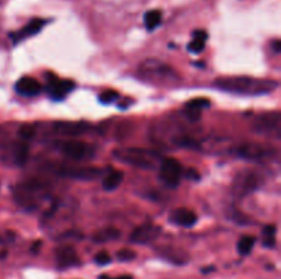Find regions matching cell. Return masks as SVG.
<instances>
[{
	"mask_svg": "<svg viewBox=\"0 0 281 279\" xmlns=\"http://www.w3.org/2000/svg\"><path fill=\"white\" fill-rule=\"evenodd\" d=\"M162 22V13L159 10H151L144 15V25L147 28V30H154L160 25Z\"/></svg>",
	"mask_w": 281,
	"mask_h": 279,
	"instance_id": "obj_22",
	"label": "cell"
},
{
	"mask_svg": "<svg viewBox=\"0 0 281 279\" xmlns=\"http://www.w3.org/2000/svg\"><path fill=\"white\" fill-rule=\"evenodd\" d=\"M170 222L177 226H181V227H192L198 222V216L189 208L183 207V208L174 209L170 214Z\"/></svg>",
	"mask_w": 281,
	"mask_h": 279,
	"instance_id": "obj_16",
	"label": "cell"
},
{
	"mask_svg": "<svg viewBox=\"0 0 281 279\" xmlns=\"http://www.w3.org/2000/svg\"><path fill=\"white\" fill-rule=\"evenodd\" d=\"M183 177V167L174 158H166L160 162L159 179L167 188H177Z\"/></svg>",
	"mask_w": 281,
	"mask_h": 279,
	"instance_id": "obj_6",
	"label": "cell"
},
{
	"mask_svg": "<svg viewBox=\"0 0 281 279\" xmlns=\"http://www.w3.org/2000/svg\"><path fill=\"white\" fill-rule=\"evenodd\" d=\"M117 259L120 261H132L136 259V252L128 248H124L117 252Z\"/></svg>",
	"mask_w": 281,
	"mask_h": 279,
	"instance_id": "obj_27",
	"label": "cell"
},
{
	"mask_svg": "<svg viewBox=\"0 0 281 279\" xmlns=\"http://www.w3.org/2000/svg\"><path fill=\"white\" fill-rule=\"evenodd\" d=\"M214 270V267H210V268H203L202 270V273H210V271H213Z\"/></svg>",
	"mask_w": 281,
	"mask_h": 279,
	"instance_id": "obj_36",
	"label": "cell"
},
{
	"mask_svg": "<svg viewBox=\"0 0 281 279\" xmlns=\"http://www.w3.org/2000/svg\"><path fill=\"white\" fill-rule=\"evenodd\" d=\"M192 41L188 44V51L192 54H200L205 50L206 40H207V33L205 30H195L192 34Z\"/></svg>",
	"mask_w": 281,
	"mask_h": 279,
	"instance_id": "obj_21",
	"label": "cell"
},
{
	"mask_svg": "<svg viewBox=\"0 0 281 279\" xmlns=\"http://www.w3.org/2000/svg\"><path fill=\"white\" fill-rule=\"evenodd\" d=\"M95 263L96 264H99V266H106V264H110V263H111V256H110L106 251H102V252L96 253Z\"/></svg>",
	"mask_w": 281,
	"mask_h": 279,
	"instance_id": "obj_29",
	"label": "cell"
},
{
	"mask_svg": "<svg viewBox=\"0 0 281 279\" xmlns=\"http://www.w3.org/2000/svg\"><path fill=\"white\" fill-rule=\"evenodd\" d=\"M176 144L179 146H183V148H199V144L198 141L195 139H192V137H188V136H183V137H179V139H176Z\"/></svg>",
	"mask_w": 281,
	"mask_h": 279,
	"instance_id": "obj_26",
	"label": "cell"
},
{
	"mask_svg": "<svg viewBox=\"0 0 281 279\" xmlns=\"http://www.w3.org/2000/svg\"><path fill=\"white\" fill-rule=\"evenodd\" d=\"M45 25H47V21H45V19H32V21L26 26H24L21 30L11 34L14 44H17V43H19V41H22V40H25V38L28 37H32L34 34H37L38 32H41V29H43Z\"/></svg>",
	"mask_w": 281,
	"mask_h": 279,
	"instance_id": "obj_15",
	"label": "cell"
},
{
	"mask_svg": "<svg viewBox=\"0 0 281 279\" xmlns=\"http://www.w3.org/2000/svg\"><path fill=\"white\" fill-rule=\"evenodd\" d=\"M235 153L239 158L246 159V160L261 162V160L272 158L275 155V149L261 145V144H256V142H246V144L237 146Z\"/></svg>",
	"mask_w": 281,
	"mask_h": 279,
	"instance_id": "obj_7",
	"label": "cell"
},
{
	"mask_svg": "<svg viewBox=\"0 0 281 279\" xmlns=\"http://www.w3.org/2000/svg\"><path fill=\"white\" fill-rule=\"evenodd\" d=\"M252 130L255 133L266 134V136H275V137H280L281 132V118L279 112L275 114L263 115L261 118H258L254 125H252Z\"/></svg>",
	"mask_w": 281,
	"mask_h": 279,
	"instance_id": "obj_9",
	"label": "cell"
},
{
	"mask_svg": "<svg viewBox=\"0 0 281 279\" xmlns=\"http://www.w3.org/2000/svg\"><path fill=\"white\" fill-rule=\"evenodd\" d=\"M33 134H34V130L33 129H28V127H24V129H21V132H19V136L22 137L24 140H31L33 137Z\"/></svg>",
	"mask_w": 281,
	"mask_h": 279,
	"instance_id": "obj_30",
	"label": "cell"
},
{
	"mask_svg": "<svg viewBox=\"0 0 281 279\" xmlns=\"http://www.w3.org/2000/svg\"><path fill=\"white\" fill-rule=\"evenodd\" d=\"M187 110H193V111H202L203 108L210 107V100L205 97H198L187 103Z\"/></svg>",
	"mask_w": 281,
	"mask_h": 279,
	"instance_id": "obj_25",
	"label": "cell"
},
{
	"mask_svg": "<svg viewBox=\"0 0 281 279\" xmlns=\"http://www.w3.org/2000/svg\"><path fill=\"white\" fill-rule=\"evenodd\" d=\"M140 74L141 76H147L150 81H155V78H160V81H167V83H173V77H174V71H173L169 66H166L162 62H156V60H147L140 66Z\"/></svg>",
	"mask_w": 281,
	"mask_h": 279,
	"instance_id": "obj_8",
	"label": "cell"
},
{
	"mask_svg": "<svg viewBox=\"0 0 281 279\" xmlns=\"http://www.w3.org/2000/svg\"><path fill=\"white\" fill-rule=\"evenodd\" d=\"M90 129L88 123H84V122H57L54 125V130L61 136L64 137H78L81 134L87 133Z\"/></svg>",
	"mask_w": 281,
	"mask_h": 279,
	"instance_id": "obj_13",
	"label": "cell"
},
{
	"mask_svg": "<svg viewBox=\"0 0 281 279\" xmlns=\"http://www.w3.org/2000/svg\"><path fill=\"white\" fill-rule=\"evenodd\" d=\"M47 196L45 185L40 181H28L24 184L17 185L14 191V200L18 207L25 211H34L37 208L41 200Z\"/></svg>",
	"mask_w": 281,
	"mask_h": 279,
	"instance_id": "obj_2",
	"label": "cell"
},
{
	"mask_svg": "<svg viewBox=\"0 0 281 279\" xmlns=\"http://www.w3.org/2000/svg\"><path fill=\"white\" fill-rule=\"evenodd\" d=\"M259 188V177L254 171H243L233 182V192L236 196H247Z\"/></svg>",
	"mask_w": 281,
	"mask_h": 279,
	"instance_id": "obj_11",
	"label": "cell"
},
{
	"mask_svg": "<svg viewBox=\"0 0 281 279\" xmlns=\"http://www.w3.org/2000/svg\"><path fill=\"white\" fill-rule=\"evenodd\" d=\"M162 233V228L154 223H146L141 224L139 227L133 230V233L130 234V241L133 244H148V242L156 240L159 234Z\"/></svg>",
	"mask_w": 281,
	"mask_h": 279,
	"instance_id": "obj_12",
	"label": "cell"
},
{
	"mask_svg": "<svg viewBox=\"0 0 281 279\" xmlns=\"http://www.w3.org/2000/svg\"><path fill=\"white\" fill-rule=\"evenodd\" d=\"M121 237V231L115 227H104L97 230L95 234L92 235V241L96 244H104V242L114 241Z\"/></svg>",
	"mask_w": 281,
	"mask_h": 279,
	"instance_id": "obj_19",
	"label": "cell"
},
{
	"mask_svg": "<svg viewBox=\"0 0 281 279\" xmlns=\"http://www.w3.org/2000/svg\"><path fill=\"white\" fill-rule=\"evenodd\" d=\"M276 231H277V228L276 226H265L263 228V235H276Z\"/></svg>",
	"mask_w": 281,
	"mask_h": 279,
	"instance_id": "obj_33",
	"label": "cell"
},
{
	"mask_svg": "<svg viewBox=\"0 0 281 279\" xmlns=\"http://www.w3.org/2000/svg\"><path fill=\"white\" fill-rule=\"evenodd\" d=\"M159 256H162L165 260L170 261L173 264H186L189 260V256L187 252L177 249V248H163L162 251H159Z\"/></svg>",
	"mask_w": 281,
	"mask_h": 279,
	"instance_id": "obj_18",
	"label": "cell"
},
{
	"mask_svg": "<svg viewBox=\"0 0 281 279\" xmlns=\"http://www.w3.org/2000/svg\"><path fill=\"white\" fill-rule=\"evenodd\" d=\"M29 158V146L26 142H19L15 151H14V159L15 163L19 166H24L26 163V160Z\"/></svg>",
	"mask_w": 281,
	"mask_h": 279,
	"instance_id": "obj_24",
	"label": "cell"
},
{
	"mask_svg": "<svg viewBox=\"0 0 281 279\" xmlns=\"http://www.w3.org/2000/svg\"><path fill=\"white\" fill-rule=\"evenodd\" d=\"M214 86L229 93L247 96H261L273 92L279 83L272 80H259L252 77H219L214 81Z\"/></svg>",
	"mask_w": 281,
	"mask_h": 279,
	"instance_id": "obj_1",
	"label": "cell"
},
{
	"mask_svg": "<svg viewBox=\"0 0 281 279\" xmlns=\"http://www.w3.org/2000/svg\"><path fill=\"white\" fill-rule=\"evenodd\" d=\"M74 89V83L70 80H62L51 73L47 74V93L54 100H62Z\"/></svg>",
	"mask_w": 281,
	"mask_h": 279,
	"instance_id": "obj_10",
	"label": "cell"
},
{
	"mask_svg": "<svg viewBox=\"0 0 281 279\" xmlns=\"http://www.w3.org/2000/svg\"><path fill=\"white\" fill-rule=\"evenodd\" d=\"M273 50H275L276 54H280L281 52V41L280 40H276L273 43Z\"/></svg>",
	"mask_w": 281,
	"mask_h": 279,
	"instance_id": "obj_35",
	"label": "cell"
},
{
	"mask_svg": "<svg viewBox=\"0 0 281 279\" xmlns=\"http://www.w3.org/2000/svg\"><path fill=\"white\" fill-rule=\"evenodd\" d=\"M113 156L121 163L134 166L139 168H146V170L154 168L160 160V155L158 152L150 151V149H141V148L115 149Z\"/></svg>",
	"mask_w": 281,
	"mask_h": 279,
	"instance_id": "obj_3",
	"label": "cell"
},
{
	"mask_svg": "<svg viewBox=\"0 0 281 279\" xmlns=\"http://www.w3.org/2000/svg\"><path fill=\"white\" fill-rule=\"evenodd\" d=\"M122 181H124V172L113 170L103 179V189L107 192L115 191L122 184Z\"/></svg>",
	"mask_w": 281,
	"mask_h": 279,
	"instance_id": "obj_20",
	"label": "cell"
},
{
	"mask_svg": "<svg viewBox=\"0 0 281 279\" xmlns=\"http://www.w3.org/2000/svg\"><path fill=\"white\" fill-rule=\"evenodd\" d=\"M254 245H255V238L252 235H244L237 244V252L242 256H247V254L251 253Z\"/></svg>",
	"mask_w": 281,
	"mask_h": 279,
	"instance_id": "obj_23",
	"label": "cell"
},
{
	"mask_svg": "<svg viewBox=\"0 0 281 279\" xmlns=\"http://www.w3.org/2000/svg\"><path fill=\"white\" fill-rule=\"evenodd\" d=\"M55 174L61 177L73 178V179H80V181H92L99 178L103 174L102 168L92 167V166H62L58 165L52 167Z\"/></svg>",
	"mask_w": 281,
	"mask_h": 279,
	"instance_id": "obj_4",
	"label": "cell"
},
{
	"mask_svg": "<svg viewBox=\"0 0 281 279\" xmlns=\"http://www.w3.org/2000/svg\"><path fill=\"white\" fill-rule=\"evenodd\" d=\"M61 148V152L63 153L64 156L70 160L74 162H81V160H87L94 156V148L83 142V141H78V140H66L62 141V144L59 145Z\"/></svg>",
	"mask_w": 281,
	"mask_h": 279,
	"instance_id": "obj_5",
	"label": "cell"
},
{
	"mask_svg": "<svg viewBox=\"0 0 281 279\" xmlns=\"http://www.w3.org/2000/svg\"><path fill=\"white\" fill-rule=\"evenodd\" d=\"M186 177L188 178V179H195V181H198L199 178V172L196 171V170H193V168H189V170H188V171L186 172Z\"/></svg>",
	"mask_w": 281,
	"mask_h": 279,
	"instance_id": "obj_32",
	"label": "cell"
},
{
	"mask_svg": "<svg viewBox=\"0 0 281 279\" xmlns=\"http://www.w3.org/2000/svg\"><path fill=\"white\" fill-rule=\"evenodd\" d=\"M15 90L21 96L33 97V96H37L41 92V85L33 77H22L15 84Z\"/></svg>",
	"mask_w": 281,
	"mask_h": 279,
	"instance_id": "obj_17",
	"label": "cell"
},
{
	"mask_svg": "<svg viewBox=\"0 0 281 279\" xmlns=\"http://www.w3.org/2000/svg\"><path fill=\"white\" fill-rule=\"evenodd\" d=\"M99 279H133V277H130V275H122V277H117V278H111V277H109V275H100L99 277Z\"/></svg>",
	"mask_w": 281,
	"mask_h": 279,
	"instance_id": "obj_34",
	"label": "cell"
},
{
	"mask_svg": "<svg viewBox=\"0 0 281 279\" xmlns=\"http://www.w3.org/2000/svg\"><path fill=\"white\" fill-rule=\"evenodd\" d=\"M55 259H57L58 266L61 268H69L80 264V259L77 256L76 249L70 245H62L58 247L55 251Z\"/></svg>",
	"mask_w": 281,
	"mask_h": 279,
	"instance_id": "obj_14",
	"label": "cell"
},
{
	"mask_svg": "<svg viewBox=\"0 0 281 279\" xmlns=\"http://www.w3.org/2000/svg\"><path fill=\"white\" fill-rule=\"evenodd\" d=\"M263 247L266 248H275L276 247V238L275 235H265V238H263Z\"/></svg>",
	"mask_w": 281,
	"mask_h": 279,
	"instance_id": "obj_31",
	"label": "cell"
},
{
	"mask_svg": "<svg viewBox=\"0 0 281 279\" xmlns=\"http://www.w3.org/2000/svg\"><path fill=\"white\" fill-rule=\"evenodd\" d=\"M118 92H115V90H106V92H103L102 95L99 96V100L102 104H111V103H114L117 99H118Z\"/></svg>",
	"mask_w": 281,
	"mask_h": 279,
	"instance_id": "obj_28",
	"label": "cell"
}]
</instances>
